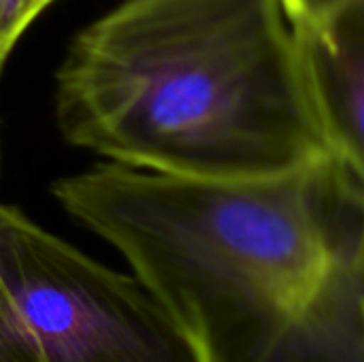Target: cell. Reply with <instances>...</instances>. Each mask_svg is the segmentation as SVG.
I'll list each match as a JSON object with an SVG mask.
<instances>
[{"instance_id":"4","label":"cell","mask_w":364,"mask_h":362,"mask_svg":"<svg viewBox=\"0 0 364 362\" xmlns=\"http://www.w3.org/2000/svg\"><path fill=\"white\" fill-rule=\"evenodd\" d=\"M294 34L328 164L343 196L364 211V0L296 21Z\"/></svg>"},{"instance_id":"2","label":"cell","mask_w":364,"mask_h":362,"mask_svg":"<svg viewBox=\"0 0 364 362\" xmlns=\"http://www.w3.org/2000/svg\"><path fill=\"white\" fill-rule=\"evenodd\" d=\"M64 139L115 164L271 177L328 160L282 0H124L55 77Z\"/></svg>"},{"instance_id":"7","label":"cell","mask_w":364,"mask_h":362,"mask_svg":"<svg viewBox=\"0 0 364 362\" xmlns=\"http://www.w3.org/2000/svg\"><path fill=\"white\" fill-rule=\"evenodd\" d=\"M363 307H364V301H363Z\"/></svg>"},{"instance_id":"1","label":"cell","mask_w":364,"mask_h":362,"mask_svg":"<svg viewBox=\"0 0 364 362\" xmlns=\"http://www.w3.org/2000/svg\"><path fill=\"white\" fill-rule=\"evenodd\" d=\"M328 160L271 177L107 162L53 186L168 312L198 362H364L363 235Z\"/></svg>"},{"instance_id":"5","label":"cell","mask_w":364,"mask_h":362,"mask_svg":"<svg viewBox=\"0 0 364 362\" xmlns=\"http://www.w3.org/2000/svg\"><path fill=\"white\" fill-rule=\"evenodd\" d=\"M55 0H0V73L28 26Z\"/></svg>"},{"instance_id":"3","label":"cell","mask_w":364,"mask_h":362,"mask_svg":"<svg viewBox=\"0 0 364 362\" xmlns=\"http://www.w3.org/2000/svg\"><path fill=\"white\" fill-rule=\"evenodd\" d=\"M0 362H198L154 294L0 205Z\"/></svg>"},{"instance_id":"6","label":"cell","mask_w":364,"mask_h":362,"mask_svg":"<svg viewBox=\"0 0 364 362\" xmlns=\"http://www.w3.org/2000/svg\"><path fill=\"white\" fill-rule=\"evenodd\" d=\"M282 2H284L286 13L292 19V23H296V21H305V19L324 15V13L333 11L335 6L350 2V0H282Z\"/></svg>"}]
</instances>
